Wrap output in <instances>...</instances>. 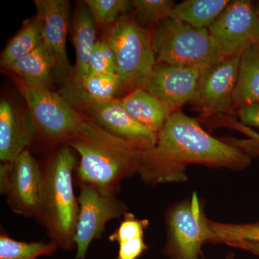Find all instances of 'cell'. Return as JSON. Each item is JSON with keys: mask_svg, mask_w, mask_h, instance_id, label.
Wrapping results in <instances>:
<instances>
[{"mask_svg": "<svg viewBox=\"0 0 259 259\" xmlns=\"http://www.w3.org/2000/svg\"><path fill=\"white\" fill-rule=\"evenodd\" d=\"M222 125H226L227 127H231V128L236 129L240 132L243 133V134L246 135L250 139L253 140L255 142L259 144V133L255 131L251 127H247L238 121L233 120V119H226L224 122H222Z\"/></svg>", "mask_w": 259, "mask_h": 259, "instance_id": "f546056e", "label": "cell"}, {"mask_svg": "<svg viewBox=\"0 0 259 259\" xmlns=\"http://www.w3.org/2000/svg\"><path fill=\"white\" fill-rule=\"evenodd\" d=\"M204 69L156 63L142 88L180 111L187 102H195Z\"/></svg>", "mask_w": 259, "mask_h": 259, "instance_id": "4fadbf2b", "label": "cell"}, {"mask_svg": "<svg viewBox=\"0 0 259 259\" xmlns=\"http://www.w3.org/2000/svg\"><path fill=\"white\" fill-rule=\"evenodd\" d=\"M229 3L228 0H186L175 5L170 18L194 28H209Z\"/></svg>", "mask_w": 259, "mask_h": 259, "instance_id": "7402d4cb", "label": "cell"}, {"mask_svg": "<svg viewBox=\"0 0 259 259\" xmlns=\"http://www.w3.org/2000/svg\"><path fill=\"white\" fill-rule=\"evenodd\" d=\"M230 246L247 250L259 257V243L251 241H234L227 243Z\"/></svg>", "mask_w": 259, "mask_h": 259, "instance_id": "4dcf8cb0", "label": "cell"}, {"mask_svg": "<svg viewBox=\"0 0 259 259\" xmlns=\"http://www.w3.org/2000/svg\"><path fill=\"white\" fill-rule=\"evenodd\" d=\"M64 146L79 153L76 177L105 196L116 197L122 180L139 172L143 151L85 116Z\"/></svg>", "mask_w": 259, "mask_h": 259, "instance_id": "7a4b0ae2", "label": "cell"}, {"mask_svg": "<svg viewBox=\"0 0 259 259\" xmlns=\"http://www.w3.org/2000/svg\"><path fill=\"white\" fill-rule=\"evenodd\" d=\"M58 248L52 242L18 241L3 230L0 234V259H37L54 254Z\"/></svg>", "mask_w": 259, "mask_h": 259, "instance_id": "cb8c5ba5", "label": "cell"}, {"mask_svg": "<svg viewBox=\"0 0 259 259\" xmlns=\"http://www.w3.org/2000/svg\"><path fill=\"white\" fill-rule=\"evenodd\" d=\"M208 29L226 57L241 56L259 44V16L248 0L230 2Z\"/></svg>", "mask_w": 259, "mask_h": 259, "instance_id": "9c48e42d", "label": "cell"}, {"mask_svg": "<svg viewBox=\"0 0 259 259\" xmlns=\"http://www.w3.org/2000/svg\"><path fill=\"white\" fill-rule=\"evenodd\" d=\"M153 46L156 63L205 68L226 57L208 28H194L172 18L161 22Z\"/></svg>", "mask_w": 259, "mask_h": 259, "instance_id": "5b68a950", "label": "cell"}, {"mask_svg": "<svg viewBox=\"0 0 259 259\" xmlns=\"http://www.w3.org/2000/svg\"><path fill=\"white\" fill-rule=\"evenodd\" d=\"M34 88L51 90L54 64L50 52L42 45L8 69Z\"/></svg>", "mask_w": 259, "mask_h": 259, "instance_id": "d6986e66", "label": "cell"}, {"mask_svg": "<svg viewBox=\"0 0 259 259\" xmlns=\"http://www.w3.org/2000/svg\"><path fill=\"white\" fill-rule=\"evenodd\" d=\"M131 3L137 16L147 23H158L170 18L176 5L171 0H134Z\"/></svg>", "mask_w": 259, "mask_h": 259, "instance_id": "4316f807", "label": "cell"}, {"mask_svg": "<svg viewBox=\"0 0 259 259\" xmlns=\"http://www.w3.org/2000/svg\"><path fill=\"white\" fill-rule=\"evenodd\" d=\"M168 241L163 252L169 259H200L204 243L212 242L209 219L197 194L174 205L167 212Z\"/></svg>", "mask_w": 259, "mask_h": 259, "instance_id": "52a82bcc", "label": "cell"}, {"mask_svg": "<svg viewBox=\"0 0 259 259\" xmlns=\"http://www.w3.org/2000/svg\"><path fill=\"white\" fill-rule=\"evenodd\" d=\"M79 214L74 242L76 259H85L94 240L101 238L107 222L127 212V207L116 197L105 196L89 185H80Z\"/></svg>", "mask_w": 259, "mask_h": 259, "instance_id": "30bf717a", "label": "cell"}, {"mask_svg": "<svg viewBox=\"0 0 259 259\" xmlns=\"http://www.w3.org/2000/svg\"><path fill=\"white\" fill-rule=\"evenodd\" d=\"M96 23L84 2L76 9L73 23V44L76 51V65L72 79L67 86H76L89 75L90 56L96 44Z\"/></svg>", "mask_w": 259, "mask_h": 259, "instance_id": "2e32d148", "label": "cell"}, {"mask_svg": "<svg viewBox=\"0 0 259 259\" xmlns=\"http://www.w3.org/2000/svg\"><path fill=\"white\" fill-rule=\"evenodd\" d=\"M88 72L89 74H117L115 55L106 40L95 44L89 61Z\"/></svg>", "mask_w": 259, "mask_h": 259, "instance_id": "83f0119b", "label": "cell"}, {"mask_svg": "<svg viewBox=\"0 0 259 259\" xmlns=\"http://www.w3.org/2000/svg\"><path fill=\"white\" fill-rule=\"evenodd\" d=\"M123 88V83L117 74H92L76 86H66L62 96L69 103L73 101L82 105L116 98V95Z\"/></svg>", "mask_w": 259, "mask_h": 259, "instance_id": "ac0fdd59", "label": "cell"}, {"mask_svg": "<svg viewBox=\"0 0 259 259\" xmlns=\"http://www.w3.org/2000/svg\"><path fill=\"white\" fill-rule=\"evenodd\" d=\"M36 129L50 145H65L84 119L60 94L34 88L21 79L17 81Z\"/></svg>", "mask_w": 259, "mask_h": 259, "instance_id": "8992f818", "label": "cell"}, {"mask_svg": "<svg viewBox=\"0 0 259 259\" xmlns=\"http://www.w3.org/2000/svg\"><path fill=\"white\" fill-rule=\"evenodd\" d=\"M241 57H223L204 68L194 102L204 115L225 113L233 107Z\"/></svg>", "mask_w": 259, "mask_h": 259, "instance_id": "8fae6325", "label": "cell"}, {"mask_svg": "<svg viewBox=\"0 0 259 259\" xmlns=\"http://www.w3.org/2000/svg\"><path fill=\"white\" fill-rule=\"evenodd\" d=\"M40 166L41 197L35 220L47 231L50 242L61 249H72L76 247L74 237L79 214L73 182L77 161L72 148L61 146Z\"/></svg>", "mask_w": 259, "mask_h": 259, "instance_id": "3957f363", "label": "cell"}, {"mask_svg": "<svg viewBox=\"0 0 259 259\" xmlns=\"http://www.w3.org/2000/svg\"><path fill=\"white\" fill-rule=\"evenodd\" d=\"M42 189L41 166L28 149L0 166V191L15 214L36 219Z\"/></svg>", "mask_w": 259, "mask_h": 259, "instance_id": "ba28073f", "label": "cell"}, {"mask_svg": "<svg viewBox=\"0 0 259 259\" xmlns=\"http://www.w3.org/2000/svg\"><path fill=\"white\" fill-rule=\"evenodd\" d=\"M37 18L40 23L42 42L54 61V73L66 80L73 72L66 50L69 23V2L67 0H35Z\"/></svg>", "mask_w": 259, "mask_h": 259, "instance_id": "5bb4252c", "label": "cell"}, {"mask_svg": "<svg viewBox=\"0 0 259 259\" xmlns=\"http://www.w3.org/2000/svg\"><path fill=\"white\" fill-rule=\"evenodd\" d=\"M84 3L100 26L113 25L133 8L128 0H85Z\"/></svg>", "mask_w": 259, "mask_h": 259, "instance_id": "484cf974", "label": "cell"}, {"mask_svg": "<svg viewBox=\"0 0 259 259\" xmlns=\"http://www.w3.org/2000/svg\"><path fill=\"white\" fill-rule=\"evenodd\" d=\"M226 259H236V258H235L234 254H233V253H231L228 255V256L226 257Z\"/></svg>", "mask_w": 259, "mask_h": 259, "instance_id": "d6a6232c", "label": "cell"}, {"mask_svg": "<svg viewBox=\"0 0 259 259\" xmlns=\"http://www.w3.org/2000/svg\"><path fill=\"white\" fill-rule=\"evenodd\" d=\"M253 5H254L255 12L259 16V1L255 2V3H253Z\"/></svg>", "mask_w": 259, "mask_h": 259, "instance_id": "1f68e13d", "label": "cell"}, {"mask_svg": "<svg viewBox=\"0 0 259 259\" xmlns=\"http://www.w3.org/2000/svg\"><path fill=\"white\" fill-rule=\"evenodd\" d=\"M148 225L147 219H140L128 212L124 214L120 226L109 236L110 241L119 244L117 259H139L148 249L144 235Z\"/></svg>", "mask_w": 259, "mask_h": 259, "instance_id": "ffe728a7", "label": "cell"}, {"mask_svg": "<svg viewBox=\"0 0 259 259\" xmlns=\"http://www.w3.org/2000/svg\"><path fill=\"white\" fill-rule=\"evenodd\" d=\"M212 231L213 243L234 241H251L259 243V223L245 224L216 223L209 220Z\"/></svg>", "mask_w": 259, "mask_h": 259, "instance_id": "d4e9b609", "label": "cell"}, {"mask_svg": "<svg viewBox=\"0 0 259 259\" xmlns=\"http://www.w3.org/2000/svg\"><path fill=\"white\" fill-rule=\"evenodd\" d=\"M136 120L158 134L175 111L169 105L144 88H138L121 99Z\"/></svg>", "mask_w": 259, "mask_h": 259, "instance_id": "e0dca14e", "label": "cell"}, {"mask_svg": "<svg viewBox=\"0 0 259 259\" xmlns=\"http://www.w3.org/2000/svg\"><path fill=\"white\" fill-rule=\"evenodd\" d=\"M259 103V44L241 56L239 74L233 94V107Z\"/></svg>", "mask_w": 259, "mask_h": 259, "instance_id": "44dd1931", "label": "cell"}, {"mask_svg": "<svg viewBox=\"0 0 259 259\" xmlns=\"http://www.w3.org/2000/svg\"><path fill=\"white\" fill-rule=\"evenodd\" d=\"M42 44L41 28L37 17L25 20L18 33L8 42L1 54L0 64L8 69Z\"/></svg>", "mask_w": 259, "mask_h": 259, "instance_id": "603a6c76", "label": "cell"}, {"mask_svg": "<svg viewBox=\"0 0 259 259\" xmlns=\"http://www.w3.org/2000/svg\"><path fill=\"white\" fill-rule=\"evenodd\" d=\"M36 139L30 112H23L6 100L0 102V160L13 163Z\"/></svg>", "mask_w": 259, "mask_h": 259, "instance_id": "9a60e30c", "label": "cell"}, {"mask_svg": "<svg viewBox=\"0 0 259 259\" xmlns=\"http://www.w3.org/2000/svg\"><path fill=\"white\" fill-rule=\"evenodd\" d=\"M81 106L90 116L89 118L139 151L147 152L156 146L158 134L136 120L126 110L121 99L83 104Z\"/></svg>", "mask_w": 259, "mask_h": 259, "instance_id": "7c38bea8", "label": "cell"}, {"mask_svg": "<svg viewBox=\"0 0 259 259\" xmlns=\"http://www.w3.org/2000/svg\"><path fill=\"white\" fill-rule=\"evenodd\" d=\"M115 55L117 74L124 88H143L156 64L153 37L128 14L121 16L105 39Z\"/></svg>", "mask_w": 259, "mask_h": 259, "instance_id": "277c9868", "label": "cell"}, {"mask_svg": "<svg viewBox=\"0 0 259 259\" xmlns=\"http://www.w3.org/2000/svg\"><path fill=\"white\" fill-rule=\"evenodd\" d=\"M238 116L243 125L259 127V103L248 104L238 107Z\"/></svg>", "mask_w": 259, "mask_h": 259, "instance_id": "f1b7e54d", "label": "cell"}, {"mask_svg": "<svg viewBox=\"0 0 259 259\" xmlns=\"http://www.w3.org/2000/svg\"><path fill=\"white\" fill-rule=\"evenodd\" d=\"M254 153L213 137L180 110L158 133L155 147L143 153L138 174L151 185L184 182L188 165L243 169L251 163Z\"/></svg>", "mask_w": 259, "mask_h": 259, "instance_id": "6da1fadb", "label": "cell"}]
</instances>
